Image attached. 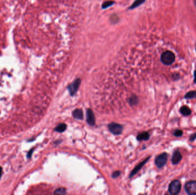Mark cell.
<instances>
[{
    "mask_svg": "<svg viewBox=\"0 0 196 195\" xmlns=\"http://www.w3.org/2000/svg\"><path fill=\"white\" fill-rule=\"evenodd\" d=\"M175 60V55L171 51H166L162 54L161 56V61L166 65L172 64Z\"/></svg>",
    "mask_w": 196,
    "mask_h": 195,
    "instance_id": "cell-1",
    "label": "cell"
},
{
    "mask_svg": "<svg viewBox=\"0 0 196 195\" xmlns=\"http://www.w3.org/2000/svg\"><path fill=\"white\" fill-rule=\"evenodd\" d=\"M181 189V183L179 180H174L170 182L168 191L172 195H178Z\"/></svg>",
    "mask_w": 196,
    "mask_h": 195,
    "instance_id": "cell-2",
    "label": "cell"
},
{
    "mask_svg": "<svg viewBox=\"0 0 196 195\" xmlns=\"http://www.w3.org/2000/svg\"><path fill=\"white\" fill-rule=\"evenodd\" d=\"M167 161V153H162L158 155L155 160V164L158 168H162L165 165Z\"/></svg>",
    "mask_w": 196,
    "mask_h": 195,
    "instance_id": "cell-3",
    "label": "cell"
},
{
    "mask_svg": "<svg viewBox=\"0 0 196 195\" xmlns=\"http://www.w3.org/2000/svg\"><path fill=\"white\" fill-rule=\"evenodd\" d=\"M185 190L188 195H196V181L192 180L186 183Z\"/></svg>",
    "mask_w": 196,
    "mask_h": 195,
    "instance_id": "cell-4",
    "label": "cell"
},
{
    "mask_svg": "<svg viewBox=\"0 0 196 195\" xmlns=\"http://www.w3.org/2000/svg\"><path fill=\"white\" fill-rule=\"evenodd\" d=\"M110 131L115 135H118L122 133L123 127L121 125L117 123H111L109 125Z\"/></svg>",
    "mask_w": 196,
    "mask_h": 195,
    "instance_id": "cell-5",
    "label": "cell"
},
{
    "mask_svg": "<svg viewBox=\"0 0 196 195\" xmlns=\"http://www.w3.org/2000/svg\"><path fill=\"white\" fill-rule=\"evenodd\" d=\"M80 84V80L77 79L75 80L70 86L68 88V91L70 92V95L71 96H74L75 93L78 90Z\"/></svg>",
    "mask_w": 196,
    "mask_h": 195,
    "instance_id": "cell-6",
    "label": "cell"
},
{
    "mask_svg": "<svg viewBox=\"0 0 196 195\" xmlns=\"http://www.w3.org/2000/svg\"><path fill=\"white\" fill-rule=\"evenodd\" d=\"M183 159L181 153L179 151H175L171 157V163L173 165L178 164Z\"/></svg>",
    "mask_w": 196,
    "mask_h": 195,
    "instance_id": "cell-7",
    "label": "cell"
},
{
    "mask_svg": "<svg viewBox=\"0 0 196 195\" xmlns=\"http://www.w3.org/2000/svg\"><path fill=\"white\" fill-rule=\"evenodd\" d=\"M87 121L88 124L93 126L95 122V118L94 114L91 109H88L87 111Z\"/></svg>",
    "mask_w": 196,
    "mask_h": 195,
    "instance_id": "cell-8",
    "label": "cell"
},
{
    "mask_svg": "<svg viewBox=\"0 0 196 195\" xmlns=\"http://www.w3.org/2000/svg\"><path fill=\"white\" fill-rule=\"evenodd\" d=\"M150 157H148V158H146V159H145L144 161H142V163H140L138 165H136V166L135 167V168L133 169V170L132 171V172H131L130 174V178L133 177V176L135 175V174H136V173L140 171V169L142 168V167L145 164L147 163V161L149 160Z\"/></svg>",
    "mask_w": 196,
    "mask_h": 195,
    "instance_id": "cell-9",
    "label": "cell"
},
{
    "mask_svg": "<svg viewBox=\"0 0 196 195\" xmlns=\"http://www.w3.org/2000/svg\"><path fill=\"white\" fill-rule=\"evenodd\" d=\"M179 112L182 115H183V116H189L192 113L191 109L189 108L188 107L185 106V105L183 106L180 108Z\"/></svg>",
    "mask_w": 196,
    "mask_h": 195,
    "instance_id": "cell-10",
    "label": "cell"
},
{
    "mask_svg": "<svg viewBox=\"0 0 196 195\" xmlns=\"http://www.w3.org/2000/svg\"><path fill=\"white\" fill-rule=\"evenodd\" d=\"M72 115L75 118L78 120H82L83 118V111L79 109H75L72 113Z\"/></svg>",
    "mask_w": 196,
    "mask_h": 195,
    "instance_id": "cell-11",
    "label": "cell"
},
{
    "mask_svg": "<svg viewBox=\"0 0 196 195\" xmlns=\"http://www.w3.org/2000/svg\"><path fill=\"white\" fill-rule=\"evenodd\" d=\"M150 138V134L148 132H143L138 135L137 140L139 141L142 140H148Z\"/></svg>",
    "mask_w": 196,
    "mask_h": 195,
    "instance_id": "cell-12",
    "label": "cell"
},
{
    "mask_svg": "<svg viewBox=\"0 0 196 195\" xmlns=\"http://www.w3.org/2000/svg\"><path fill=\"white\" fill-rule=\"evenodd\" d=\"M184 98L186 99H196V91H190L186 93V95L184 96Z\"/></svg>",
    "mask_w": 196,
    "mask_h": 195,
    "instance_id": "cell-13",
    "label": "cell"
},
{
    "mask_svg": "<svg viewBox=\"0 0 196 195\" xmlns=\"http://www.w3.org/2000/svg\"><path fill=\"white\" fill-rule=\"evenodd\" d=\"M67 129V126L65 124H61L57 126L55 130L57 132H63Z\"/></svg>",
    "mask_w": 196,
    "mask_h": 195,
    "instance_id": "cell-14",
    "label": "cell"
},
{
    "mask_svg": "<svg viewBox=\"0 0 196 195\" xmlns=\"http://www.w3.org/2000/svg\"><path fill=\"white\" fill-rule=\"evenodd\" d=\"M183 131L180 129H176L174 130L173 133V135L175 137H181L183 136Z\"/></svg>",
    "mask_w": 196,
    "mask_h": 195,
    "instance_id": "cell-15",
    "label": "cell"
},
{
    "mask_svg": "<svg viewBox=\"0 0 196 195\" xmlns=\"http://www.w3.org/2000/svg\"><path fill=\"white\" fill-rule=\"evenodd\" d=\"M138 100L135 96H133L132 97H131L129 100V103L132 105L136 104L138 103Z\"/></svg>",
    "mask_w": 196,
    "mask_h": 195,
    "instance_id": "cell-16",
    "label": "cell"
},
{
    "mask_svg": "<svg viewBox=\"0 0 196 195\" xmlns=\"http://www.w3.org/2000/svg\"><path fill=\"white\" fill-rule=\"evenodd\" d=\"M66 193V190L64 188H60L56 189L55 192V194H65Z\"/></svg>",
    "mask_w": 196,
    "mask_h": 195,
    "instance_id": "cell-17",
    "label": "cell"
},
{
    "mask_svg": "<svg viewBox=\"0 0 196 195\" xmlns=\"http://www.w3.org/2000/svg\"><path fill=\"white\" fill-rule=\"evenodd\" d=\"M196 139V133H193V134H191L190 135V136L189 137V140L191 141V142H193V141H194Z\"/></svg>",
    "mask_w": 196,
    "mask_h": 195,
    "instance_id": "cell-18",
    "label": "cell"
},
{
    "mask_svg": "<svg viewBox=\"0 0 196 195\" xmlns=\"http://www.w3.org/2000/svg\"><path fill=\"white\" fill-rule=\"evenodd\" d=\"M120 174H121V172H120L119 171H117V172H113L112 176H113V178H118V176H119Z\"/></svg>",
    "mask_w": 196,
    "mask_h": 195,
    "instance_id": "cell-19",
    "label": "cell"
},
{
    "mask_svg": "<svg viewBox=\"0 0 196 195\" xmlns=\"http://www.w3.org/2000/svg\"><path fill=\"white\" fill-rule=\"evenodd\" d=\"M33 151V149H32V150H31L29 152H28V158H30L31 157V155H32V152Z\"/></svg>",
    "mask_w": 196,
    "mask_h": 195,
    "instance_id": "cell-20",
    "label": "cell"
},
{
    "mask_svg": "<svg viewBox=\"0 0 196 195\" xmlns=\"http://www.w3.org/2000/svg\"><path fill=\"white\" fill-rule=\"evenodd\" d=\"M194 82L196 84V70L194 71Z\"/></svg>",
    "mask_w": 196,
    "mask_h": 195,
    "instance_id": "cell-21",
    "label": "cell"
},
{
    "mask_svg": "<svg viewBox=\"0 0 196 195\" xmlns=\"http://www.w3.org/2000/svg\"><path fill=\"white\" fill-rule=\"evenodd\" d=\"M2 168L0 167V178H1V175H2Z\"/></svg>",
    "mask_w": 196,
    "mask_h": 195,
    "instance_id": "cell-22",
    "label": "cell"
}]
</instances>
